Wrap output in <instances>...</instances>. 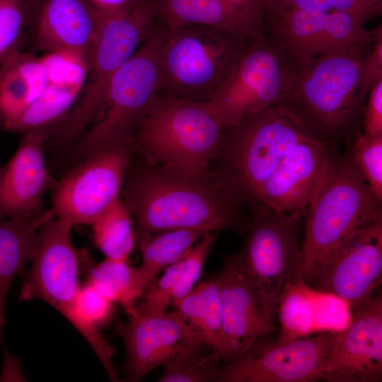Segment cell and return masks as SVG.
<instances>
[{
  "label": "cell",
  "instance_id": "d4e9b609",
  "mask_svg": "<svg viewBox=\"0 0 382 382\" xmlns=\"http://www.w3.org/2000/svg\"><path fill=\"white\" fill-rule=\"evenodd\" d=\"M80 270L87 282L113 303L121 305L129 317L135 315L137 301L146 289L139 267L127 260L106 258L95 262L86 250L79 251Z\"/></svg>",
  "mask_w": 382,
  "mask_h": 382
},
{
  "label": "cell",
  "instance_id": "ba28073f",
  "mask_svg": "<svg viewBox=\"0 0 382 382\" xmlns=\"http://www.w3.org/2000/svg\"><path fill=\"white\" fill-rule=\"evenodd\" d=\"M311 135L274 106L265 108L225 130L214 172L248 204L285 156Z\"/></svg>",
  "mask_w": 382,
  "mask_h": 382
},
{
  "label": "cell",
  "instance_id": "d590c367",
  "mask_svg": "<svg viewBox=\"0 0 382 382\" xmlns=\"http://www.w3.org/2000/svg\"><path fill=\"white\" fill-rule=\"evenodd\" d=\"M26 16V0H0V64L17 51Z\"/></svg>",
  "mask_w": 382,
  "mask_h": 382
},
{
  "label": "cell",
  "instance_id": "8d00e7d4",
  "mask_svg": "<svg viewBox=\"0 0 382 382\" xmlns=\"http://www.w3.org/2000/svg\"><path fill=\"white\" fill-rule=\"evenodd\" d=\"M62 314L91 346L110 379L112 381H118V374L112 362L114 349L101 334L99 326L78 314L71 305Z\"/></svg>",
  "mask_w": 382,
  "mask_h": 382
},
{
  "label": "cell",
  "instance_id": "8fae6325",
  "mask_svg": "<svg viewBox=\"0 0 382 382\" xmlns=\"http://www.w3.org/2000/svg\"><path fill=\"white\" fill-rule=\"evenodd\" d=\"M362 18L345 12L267 6L266 34L296 68L321 56L371 41Z\"/></svg>",
  "mask_w": 382,
  "mask_h": 382
},
{
  "label": "cell",
  "instance_id": "6da1fadb",
  "mask_svg": "<svg viewBox=\"0 0 382 382\" xmlns=\"http://www.w3.org/2000/svg\"><path fill=\"white\" fill-rule=\"evenodd\" d=\"M128 174L124 202L137 232L243 227V201L212 170L192 175L146 163Z\"/></svg>",
  "mask_w": 382,
  "mask_h": 382
},
{
  "label": "cell",
  "instance_id": "7a4b0ae2",
  "mask_svg": "<svg viewBox=\"0 0 382 382\" xmlns=\"http://www.w3.org/2000/svg\"><path fill=\"white\" fill-rule=\"evenodd\" d=\"M373 40L296 68L289 88L274 107L316 136H352L361 125L368 95L361 87V69Z\"/></svg>",
  "mask_w": 382,
  "mask_h": 382
},
{
  "label": "cell",
  "instance_id": "2e32d148",
  "mask_svg": "<svg viewBox=\"0 0 382 382\" xmlns=\"http://www.w3.org/2000/svg\"><path fill=\"white\" fill-rule=\"evenodd\" d=\"M333 151L328 139L311 135L303 139L285 156L248 205L304 216L323 183Z\"/></svg>",
  "mask_w": 382,
  "mask_h": 382
},
{
  "label": "cell",
  "instance_id": "ffe728a7",
  "mask_svg": "<svg viewBox=\"0 0 382 382\" xmlns=\"http://www.w3.org/2000/svg\"><path fill=\"white\" fill-rule=\"evenodd\" d=\"M116 332L126 347L124 371L129 381H141L164 365L185 341L198 340L175 311L161 316L129 317L128 322L118 324Z\"/></svg>",
  "mask_w": 382,
  "mask_h": 382
},
{
  "label": "cell",
  "instance_id": "d6a6232c",
  "mask_svg": "<svg viewBox=\"0 0 382 382\" xmlns=\"http://www.w3.org/2000/svg\"><path fill=\"white\" fill-rule=\"evenodd\" d=\"M268 6L284 9H313L339 11L359 16L366 21L381 13L382 4L376 0H267Z\"/></svg>",
  "mask_w": 382,
  "mask_h": 382
},
{
  "label": "cell",
  "instance_id": "4316f807",
  "mask_svg": "<svg viewBox=\"0 0 382 382\" xmlns=\"http://www.w3.org/2000/svg\"><path fill=\"white\" fill-rule=\"evenodd\" d=\"M208 231L178 228L156 233L137 232L142 263L139 266L147 289L158 274L187 253Z\"/></svg>",
  "mask_w": 382,
  "mask_h": 382
},
{
  "label": "cell",
  "instance_id": "277c9868",
  "mask_svg": "<svg viewBox=\"0 0 382 382\" xmlns=\"http://www.w3.org/2000/svg\"><path fill=\"white\" fill-rule=\"evenodd\" d=\"M224 132L207 102L158 95L141 121L132 147L148 163L204 175L211 170Z\"/></svg>",
  "mask_w": 382,
  "mask_h": 382
},
{
  "label": "cell",
  "instance_id": "ac0fdd59",
  "mask_svg": "<svg viewBox=\"0 0 382 382\" xmlns=\"http://www.w3.org/2000/svg\"><path fill=\"white\" fill-rule=\"evenodd\" d=\"M355 308L347 328L319 374L329 382L382 381V297H371Z\"/></svg>",
  "mask_w": 382,
  "mask_h": 382
},
{
  "label": "cell",
  "instance_id": "7c38bea8",
  "mask_svg": "<svg viewBox=\"0 0 382 382\" xmlns=\"http://www.w3.org/2000/svg\"><path fill=\"white\" fill-rule=\"evenodd\" d=\"M132 141L98 152L71 166L52 190L55 217L90 225L115 200L132 163Z\"/></svg>",
  "mask_w": 382,
  "mask_h": 382
},
{
  "label": "cell",
  "instance_id": "9c48e42d",
  "mask_svg": "<svg viewBox=\"0 0 382 382\" xmlns=\"http://www.w3.org/2000/svg\"><path fill=\"white\" fill-rule=\"evenodd\" d=\"M295 73L292 62L265 34L249 45L225 81L206 102L226 130L274 106L286 92Z\"/></svg>",
  "mask_w": 382,
  "mask_h": 382
},
{
  "label": "cell",
  "instance_id": "30bf717a",
  "mask_svg": "<svg viewBox=\"0 0 382 382\" xmlns=\"http://www.w3.org/2000/svg\"><path fill=\"white\" fill-rule=\"evenodd\" d=\"M253 221L245 245L236 256L264 297L275 308L294 282L301 257L303 216L250 205Z\"/></svg>",
  "mask_w": 382,
  "mask_h": 382
},
{
  "label": "cell",
  "instance_id": "44dd1931",
  "mask_svg": "<svg viewBox=\"0 0 382 382\" xmlns=\"http://www.w3.org/2000/svg\"><path fill=\"white\" fill-rule=\"evenodd\" d=\"M155 13L167 27L195 24L248 38L266 34V0H152Z\"/></svg>",
  "mask_w": 382,
  "mask_h": 382
},
{
  "label": "cell",
  "instance_id": "f546056e",
  "mask_svg": "<svg viewBox=\"0 0 382 382\" xmlns=\"http://www.w3.org/2000/svg\"><path fill=\"white\" fill-rule=\"evenodd\" d=\"M81 91L79 88L48 84L8 131L46 130L50 133L71 110Z\"/></svg>",
  "mask_w": 382,
  "mask_h": 382
},
{
  "label": "cell",
  "instance_id": "5bb4252c",
  "mask_svg": "<svg viewBox=\"0 0 382 382\" xmlns=\"http://www.w3.org/2000/svg\"><path fill=\"white\" fill-rule=\"evenodd\" d=\"M215 278L223 311L219 352L228 364L276 329L274 319L278 308L264 297L236 255L226 259L221 273Z\"/></svg>",
  "mask_w": 382,
  "mask_h": 382
},
{
  "label": "cell",
  "instance_id": "4fadbf2b",
  "mask_svg": "<svg viewBox=\"0 0 382 382\" xmlns=\"http://www.w3.org/2000/svg\"><path fill=\"white\" fill-rule=\"evenodd\" d=\"M340 335L341 331L328 332L277 343L261 337L222 367L215 381H316Z\"/></svg>",
  "mask_w": 382,
  "mask_h": 382
},
{
  "label": "cell",
  "instance_id": "4dcf8cb0",
  "mask_svg": "<svg viewBox=\"0 0 382 382\" xmlns=\"http://www.w3.org/2000/svg\"><path fill=\"white\" fill-rule=\"evenodd\" d=\"M348 154L353 165L373 194L382 201V134L369 135L359 130Z\"/></svg>",
  "mask_w": 382,
  "mask_h": 382
},
{
  "label": "cell",
  "instance_id": "e575fe53",
  "mask_svg": "<svg viewBox=\"0 0 382 382\" xmlns=\"http://www.w3.org/2000/svg\"><path fill=\"white\" fill-rule=\"evenodd\" d=\"M182 258L167 267L161 277L146 289L144 299L136 306L134 316H161L166 313L167 308L173 304V294L180 274Z\"/></svg>",
  "mask_w": 382,
  "mask_h": 382
},
{
  "label": "cell",
  "instance_id": "cb8c5ba5",
  "mask_svg": "<svg viewBox=\"0 0 382 382\" xmlns=\"http://www.w3.org/2000/svg\"><path fill=\"white\" fill-rule=\"evenodd\" d=\"M54 216L51 209L23 218L0 216V340L4 347V308L11 285L30 261L40 228Z\"/></svg>",
  "mask_w": 382,
  "mask_h": 382
},
{
  "label": "cell",
  "instance_id": "484cf974",
  "mask_svg": "<svg viewBox=\"0 0 382 382\" xmlns=\"http://www.w3.org/2000/svg\"><path fill=\"white\" fill-rule=\"evenodd\" d=\"M173 306L195 337L219 351L223 311L216 278L194 286Z\"/></svg>",
  "mask_w": 382,
  "mask_h": 382
},
{
  "label": "cell",
  "instance_id": "ab89813d",
  "mask_svg": "<svg viewBox=\"0 0 382 382\" xmlns=\"http://www.w3.org/2000/svg\"><path fill=\"white\" fill-rule=\"evenodd\" d=\"M361 125L364 134H382V80L376 83L368 92Z\"/></svg>",
  "mask_w": 382,
  "mask_h": 382
},
{
  "label": "cell",
  "instance_id": "5b68a950",
  "mask_svg": "<svg viewBox=\"0 0 382 382\" xmlns=\"http://www.w3.org/2000/svg\"><path fill=\"white\" fill-rule=\"evenodd\" d=\"M155 18L152 0H139L122 13L103 15L88 54V71L79 96L49 134L53 148L68 151L94 123L113 76L154 33Z\"/></svg>",
  "mask_w": 382,
  "mask_h": 382
},
{
  "label": "cell",
  "instance_id": "e0dca14e",
  "mask_svg": "<svg viewBox=\"0 0 382 382\" xmlns=\"http://www.w3.org/2000/svg\"><path fill=\"white\" fill-rule=\"evenodd\" d=\"M382 217L347 242L320 270L311 285L354 308L381 283Z\"/></svg>",
  "mask_w": 382,
  "mask_h": 382
},
{
  "label": "cell",
  "instance_id": "83f0119b",
  "mask_svg": "<svg viewBox=\"0 0 382 382\" xmlns=\"http://www.w3.org/2000/svg\"><path fill=\"white\" fill-rule=\"evenodd\" d=\"M217 349L199 340L185 341L166 362L159 382L215 381L221 367Z\"/></svg>",
  "mask_w": 382,
  "mask_h": 382
},
{
  "label": "cell",
  "instance_id": "f1b7e54d",
  "mask_svg": "<svg viewBox=\"0 0 382 382\" xmlns=\"http://www.w3.org/2000/svg\"><path fill=\"white\" fill-rule=\"evenodd\" d=\"M134 225L129 209L120 197L91 224L94 244L106 258L127 260L137 239Z\"/></svg>",
  "mask_w": 382,
  "mask_h": 382
},
{
  "label": "cell",
  "instance_id": "60d3db41",
  "mask_svg": "<svg viewBox=\"0 0 382 382\" xmlns=\"http://www.w3.org/2000/svg\"><path fill=\"white\" fill-rule=\"evenodd\" d=\"M102 15L109 16L122 13L139 0H88Z\"/></svg>",
  "mask_w": 382,
  "mask_h": 382
},
{
  "label": "cell",
  "instance_id": "74e56055",
  "mask_svg": "<svg viewBox=\"0 0 382 382\" xmlns=\"http://www.w3.org/2000/svg\"><path fill=\"white\" fill-rule=\"evenodd\" d=\"M113 303L86 282L80 286L71 306L78 314L100 327L110 321Z\"/></svg>",
  "mask_w": 382,
  "mask_h": 382
},
{
  "label": "cell",
  "instance_id": "f35d334b",
  "mask_svg": "<svg viewBox=\"0 0 382 382\" xmlns=\"http://www.w3.org/2000/svg\"><path fill=\"white\" fill-rule=\"evenodd\" d=\"M374 40L363 62L361 76V87L368 94L370 88L382 80V26L372 30Z\"/></svg>",
  "mask_w": 382,
  "mask_h": 382
},
{
  "label": "cell",
  "instance_id": "9a60e30c",
  "mask_svg": "<svg viewBox=\"0 0 382 382\" xmlns=\"http://www.w3.org/2000/svg\"><path fill=\"white\" fill-rule=\"evenodd\" d=\"M69 221L53 217L40 229L20 301L42 300L62 313L80 288L79 252L74 246Z\"/></svg>",
  "mask_w": 382,
  "mask_h": 382
},
{
  "label": "cell",
  "instance_id": "1f68e13d",
  "mask_svg": "<svg viewBox=\"0 0 382 382\" xmlns=\"http://www.w3.org/2000/svg\"><path fill=\"white\" fill-rule=\"evenodd\" d=\"M48 83L82 89L88 71V55L74 50H58L40 57Z\"/></svg>",
  "mask_w": 382,
  "mask_h": 382
},
{
  "label": "cell",
  "instance_id": "603a6c76",
  "mask_svg": "<svg viewBox=\"0 0 382 382\" xmlns=\"http://www.w3.org/2000/svg\"><path fill=\"white\" fill-rule=\"evenodd\" d=\"M40 57L16 51L0 64V117L8 130L48 86Z\"/></svg>",
  "mask_w": 382,
  "mask_h": 382
},
{
  "label": "cell",
  "instance_id": "7402d4cb",
  "mask_svg": "<svg viewBox=\"0 0 382 382\" xmlns=\"http://www.w3.org/2000/svg\"><path fill=\"white\" fill-rule=\"evenodd\" d=\"M103 15L88 0H45L36 24L38 47L88 55Z\"/></svg>",
  "mask_w": 382,
  "mask_h": 382
},
{
  "label": "cell",
  "instance_id": "d6986e66",
  "mask_svg": "<svg viewBox=\"0 0 382 382\" xmlns=\"http://www.w3.org/2000/svg\"><path fill=\"white\" fill-rule=\"evenodd\" d=\"M49 132H24L18 147L0 168V216L28 217L42 210V199L55 181L46 165L45 147Z\"/></svg>",
  "mask_w": 382,
  "mask_h": 382
},
{
  "label": "cell",
  "instance_id": "b9f144b4",
  "mask_svg": "<svg viewBox=\"0 0 382 382\" xmlns=\"http://www.w3.org/2000/svg\"><path fill=\"white\" fill-rule=\"evenodd\" d=\"M376 1H379V2H381V0H376Z\"/></svg>",
  "mask_w": 382,
  "mask_h": 382
},
{
  "label": "cell",
  "instance_id": "52a82bcc",
  "mask_svg": "<svg viewBox=\"0 0 382 382\" xmlns=\"http://www.w3.org/2000/svg\"><path fill=\"white\" fill-rule=\"evenodd\" d=\"M166 30H155L115 74L98 117L68 151L71 166L110 147L130 142L159 93L158 56Z\"/></svg>",
  "mask_w": 382,
  "mask_h": 382
},
{
  "label": "cell",
  "instance_id": "3957f363",
  "mask_svg": "<svg viewBox=\"0 0 382 382\" xmlns=\"http://www.w3.org/2000/svg\"><path fill=\"white\" fill-rule=\"evenodd\" d=\"M381 200L346 154L333 151L323 183L303 216L301 257L293 283H312L347 242L382 217Z\"/></svg>",
  "mask_w": 382,
  "mask_h": 382
},
{
  "label": "cell",
  "instance_id": "836d02e7",
  "mask_svg": "<svg viewBox=\"0 0 382 382\" xmlns=\"http://www.w3.org/2000/svg\"><path fill=\"white\" fill-rule=\"evenodd\" d=\"M218 231H207L182 258L180 274L173 294V304L189 293L199 279Z\"/></svg>",
  "mask_w": 382,
  "mask_h": 382
},
{
  "label": "cell",
  "instance_id": "8992f818",
  "mask_svg": "<svg viewBox=\"0 0 382 382\" xmlns=\"http://www.w3.org/2000/svg\"><path fill=\"white\" fill-rule=\"evenodd\" d=\"M254 40L206 25L167 27L158 56V95L207 101Z\"/></svg>",
  "mask_w": 382,
  "mask_h": 382
}]
</instances>
